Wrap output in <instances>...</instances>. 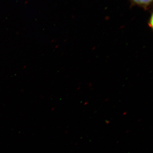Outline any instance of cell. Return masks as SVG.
I'll return each instance as SVG.
<instances>
[{"label":"cell","instance_id":"1","mask_svg":"<svg viewBox=\"0 0 153 153\" xmlns=\"http://www.w3.org/2000/svg\"><path fill=\"white\" fill-rule=\"evenodd\" d=\"M135 3L142 5H147L152 2V0H133Z\"/></svg>","mask_w":153,"mask_h":153},{"label":"cell","instance_id":"2","mask_svg":"<svg viewBox=\"0 0 153 153\" xmlns=\"http://www.w3.org/2000/svg\"><path fill=\"white\" fill-rule=\"evenodd\" d=\"M149 25L150 27H152L153 25V17L152 16L151 17V19H150L149 22Z\"/></svg>","mask_w":153,"mask_h":153}]
</instances>
